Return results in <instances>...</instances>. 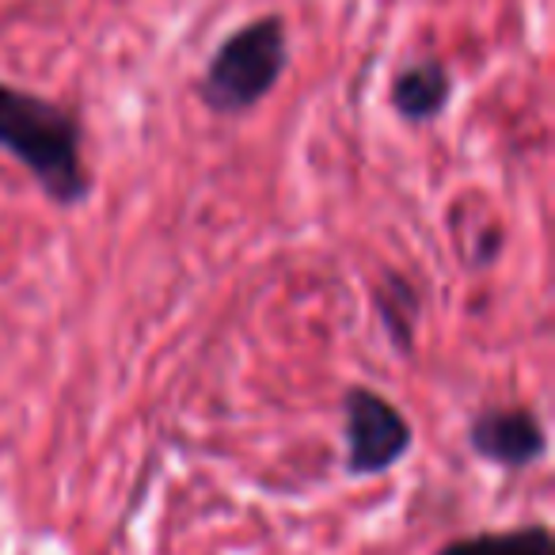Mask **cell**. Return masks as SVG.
<instances>
[{
	"label": "cell",
	"mask_w": 555,
	"mask_h": 555,
	"mask_svg": "<svg viewBox=\"0 0 555 555\" xmlns=\"http://www.w3.org/2000/svg\"><path fill=\"white\" fill-rule=\"evenodd\" d=\"M289 65V24L286 16L267 12L232 27L209 54L198 77V100L209 115L240 118L259 107Z\"/></svg>",
	"instance_id": "2"
},
{
	"label": "cell",
	"mask_w": 555,
	"mask_h": 555,
	"mask_svg": "<svg viewBox=\"0 0 555 555\" xmlns=\"http://www.w3.org/2000/svg\"><path fill=\"white\" fill-rule=\"evenodd\" d=\"M415 449V426L400 403L370 385L343 392V476L377 479L396 472Z\"/></svg>",
	"instance_id": "3"
},
{
	"label": "cell",
	"mask_w": 555,
	"mask_h": 555,
	"mask_svg": "<svg viewBox=\"0 0 555 555\" xmlns=\"http://www.w3.org/2000/svg\"><path fill=\"white\" fill-rule=\"evenodd\" d=\"M0 153H9L54 206L77 209L92 198L85 126L65 103L0 80Z\"/></svg>",
	"instance_id": "1"
},
{
	"label": "cell",
	"mask_w": 555,
	"mask_h": 555,
	"mask_svg": "<svg viewBox=\"0 0 555 555\" xmlns=\"http://www.w3.org/2000/svg\"><path fill=\"white\" fill-rule=\"evenodd\" d=\"M453 73L441 57H415L388 80V103L408 126H430L453 103Z\"/></svg>",
	"instance_id": "5"
},
{
	"label": "cell",
	"mask_w": 555,
	"mask_h": 555,
	"mask_svg": "<svg viewBox=\"0 0 555 555\" xmlns=\"http://www.w3.org/2000/svg\"><path fill=\"white\" fill-rule=\"evenodd\" d=\"M370 297H373V312H377V324L388 335L392 350L411 358L415 354L418 320H423V294H418V286L408 274H400V270H385L373 282Z\"/></svg>",
	"instance_id": "6"
},
{
	"label": "cell",
	"mask_w": 555,
	"mask_h": 555,
	"mask_svg": "<svg viewBox=\"0 0 555 555\" xmlns=\"http://www.w3.org/2000/svg\"><path fill=\"white\" fill-rule=\"evenodd\" d=\"M434 555H555L552 529L544 521L514 525V529H487L472 537H456Z\"/></svg>",
	"instance_id": "7"
},
{
	"label": "cell",
	"mask_w": 555,
	"mask_h": 555,
	"mask_svg": "<svg viewBox=\"0 0 555 555\" xmlns=\"http://www.w3.org/2000/svg\"><path fill=\"white\" fill-rule=\"evenodd\" d=\"M468 449L502 472H525L547 456V426L529 403L483 408L468 423Z\"/></svg>",
	"instance_id": "4"
}]
</instances>
